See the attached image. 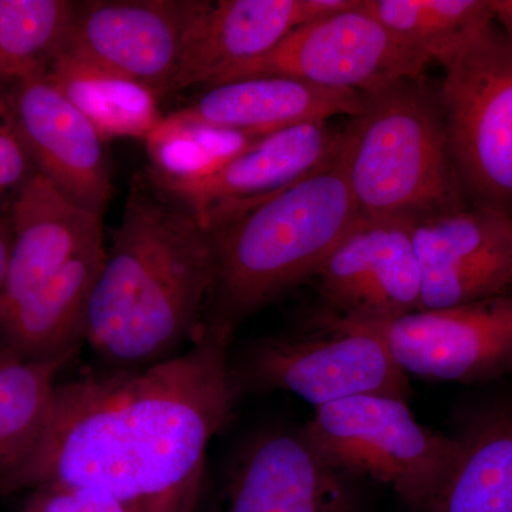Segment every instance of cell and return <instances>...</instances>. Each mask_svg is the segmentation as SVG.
I'll list each match as a JSON object with an SVG mask.
<instances>
[{
    "instance_id": "obj_9",
    "label": "cell",
    "mask_w": 512,
    "mask_h": 512,
    "mask_svg": "<svg viewBox=\"0 0 512 512\" xmlns=\"http://www.w3.org/2000/svg\"><path fill=\"white\" fill-rule=\"evenodd\" d=\"M348 323L375 333L406 375L464 384L512 375V291L400 318Z\"/></svg>"
},
{
    "instance_id": "obj_8",
    "label": "cell",
    "mask_w": 512,
    "mask_h": 512,
    "mask_svg": "<svg viewBox=\"0 0 512 512\" xmlns=\"http://www.w3.org/2000/svg\"><path fill=\"white\" fill-rule=\"evenodd\" d=\"M357 8L292 30L265 55L222 74L225 84L255 77H288L323 89L372 94L429 63L403 45L379 20Z\"/></svg>"
},
{
    "instance_id": "obj_24",
    "label": "cell",
    "mask_w": 512,
    "mask_h": 512,
    "mask_svg": "<svg viewBox=\"0 0 512 512\" xmlns=\"http://www.w3.org/2000/svg\"><path fill=\"white\" fill-rule=\"evenodd\" d=\"M244 131L207 126L170 114L146 138L151 167L160 180H195L220 168L259 138Z\"/></svg>"
},
{
    "instance_id": "obj_6",
    "label": "cell",
    "mask_w": 512,
    "mask_h": 512,
    "mask_svg": "<svg viewBox=\"0 0 512 512\" xmlns=\"http://www.w3.org/2000/svg\"><path fill=\"white\" fill-rule=\"evenodd\" d=\"M228 375L235 400L282 390L315 409L355 396L410 394L406 373L375 333L323 313L309 332L255 340L228 360Z\"/></svg>"
},
{
    "instance_id": "obj_14",
    "label": "cell",
    "mask_w": 512,
    "mask_h": 512,
    "mask_svg": "<svg viewBox=\"0 0 512 512\" xmlns=\"http://www.w3.org/2000/svg\"><path fill=\"white\" fill-rule=\"evenodd\" d=\"M349 476L305 429L259 431L235 457L220 512H355Z\"/></svg>"
},
{
    "instance_id": "obj_26",
    "label": "cell",
    "mask_w": 512,
    "mask_h": 512,
    "mask_svg": "<svg viewBox=\"0 0 512 512\" xmlns=\"http://www.w3.org/2000/svg\"><path fill=\"white\" fill-rule=\"evenodd\" d=\"M32 158L20 134L10 99L0 94V194L29 180Z\"/></svg>"
},
{
    "instance_id": "obj_23",
    "label": "cell",
    "mask_w": 512,
    "mask_h": 512,
    "mask_svg": "<svg viewBox=\"0 0 512 512\" xmlns=\"http://www.w3.org/2000/svg\"><path fill=\"white\" fill-rule=\"evenodd\" d=\"M403 45L441 66L494 25L491 0H363Z\"/></svg>"
},
{
    "instance_id": "obj_16",
    "label": "cell",
    "mask_w": 512,
    "mask_h": 512,
    "mask_svg": "<svg viewBox=\"0 0 512 512\" xmlns=\"http://www.w3.org/2000/svg\"><path fill=\"white\" fill-rule=\"evenodd\" d=\"M359 0H205L185 37L170 94L212 83L274 49L292 30L356 8Z\"/></svg>"
},
{
    "instance_id": "obj_7",
    "label": "cell",
    "mask_w": 512,
    "mask_h": 512,
    "mask_svg": "<svg viewBox=\"0 0 512 512\" xmlns=\"http://www.w3.org/2000/svg\"><path fill=\"white\" fill-rule=\"evenodd\" d=\"M443 69L437 90L464 197L512 217V40L494 23Z\"/></svg>"
},
{
    "instance_id": "obj_18",
    "label": "cell",
    "mask_w": 512,
    "mask_h": 512,
    "mask_svg": "<svg viewBox=\"0 0 512 512\" xmlns=\"http://www.w3.org/2000/svg\"><path fill=\"white\" fill-rule=\"evenodd\" d=\"M104 241L0 315V352L22 362H69L86 342L87 311L106 259Z\"/></svg>"
},
{
    "instance_id": "obj_13",
    "label": "cell",
    "mask_w": 512,
    "mask_h": 512,
    "mask_svg": "<svg viewBox=\"0 0 512 512\" xmlns=\"http://www.w3.org/2000/svg\"><path fill=\"white\" fill-rule=\"evenodd\" d=\"M43 69L13 83L9 99L20 134L37 171L74 204L103 217L113 197L106 140Z\"/></svg>"
},
{
    "instance_id": "obj_21",
    "label": "cell",
    "mask_w": 512,
    "mask_h": 512,
    "mask_svg": "<svg viewBox=\"0 0 512 512\" xmlns=\"http://www.w3.org/2000/svg\"><path fill=\"white\" fill-rule=\"evenodd\" d=\"M43 72L92 121L104 140L116 137L146 140L163 120L157 97L119 74L63 52H55Z\"/></svg>"
},
{
    "instance_id": "obj_22",
    "label": "cell",
    "mask_w": 512,
    "mask_h": 512,
    "mask_svg": "<svg viewBox=\"0 0 512 512\" xmlns=\"http://www.w3.org/2000/svg\"><path fill=\"white\" fill-rule=\"evenodd\" d=\"M64 365L22 362L0 352V493H10L45 436Z\"/></svg>"
},
{
    "instance_id": "obj_20",
    "label": "cell",
    "mask_w": 512,
    "mask_h": 512,
    "mask_svg": "<svg viewBox=\"0 0 512 512\" xmlns=\"http://www.w3.org/2000/svg\"><path fill=\"white\" fill-rule=\"evenodd\" d=\"M458 439L460 458L427 512H512V403L487 407Z\"/></svg>"
},
{
    "instance_id": "obj_1",
    "label": "cell",
    "mask_w": 512,
    "mask_h": 512,
    "mask_svg": "<svg viewBox=\"0 0 512 512\" xmlns=\"http://www.w3.org/2000/svg\"><path fill=\"white\" fill-rule=\"evenodd\" d=\"M229 343L200 329L164 362L57 384L45 436L10 491L89 488L128 512H194L208 446L237 402Z\"/></svg>"
},
{
    "instance_id": "obj_15",
    "label": "cell",
    "mask_w": 512,
    "mask_h": 512,
    "mask_svg": "<svg viewBox=\"0 0 512 512\" xmlns=\"http://www.w3.org/2000/svg\"><path fill=\"white\" fill-rule=\"evenodd\" d=\"M342 131L305 123L259 138L212 173L195 180H151L194 212L205 228L322 170L338 154Z\"/></svg>"
},
{
    "instance_id": "obj_27",
    "label": "cell",
    "mask_w": 512,
    "mask_h": 512,
    "mask_svg": "<svg viewBox=\"0 0 512 512\" xmlns=\"http://www.w3.org/2000/svg\"><path fill=\"white\" fill-rule=\"evenodd\" d=\"M26 512H128L120 501L89 488H39Z\"/></svg>"
},
{
    "instance_id": "obj_2",
    "label": "cell",
    "mask_w": 512,
    "mask_h": 512,
    "mask_svg": "<svg viewBox=\"0 0 512 512\" xmlns=\"http://www.w3.org/2000/svg\"><path fill=\"white\" fill-rule=\"evenodd\" d=\"M212 276L210 231L150 175H136L90 296L86 342L114 370L180 355L200 332Z\"/></svg>"
},
{
    "instance_id": "obj_12",
    "label": "cell",
    "mask_w": 512,
    "mask_h": 512,
    "mask_svg": "<svg viewBox=\"0 0 512 512\" xmlns=\"http://www.w3.org/2000/svg\"><path fill=\"white\" fill-rule=\"evenodd\" d=\"M421 276L420 311L512 291V217L473 207L410 222Z\"/></svg>"
},
{
    "instance_id": "obj_28",
    "label": "cell",
    "mask_w": 512,
    "mask_h": 512,
    "mask_svg": "<svg viewBox=\"0 0 512 512\" xmlns=\"http://www.w3.org/2000/svg\"><path fill=\"white\" fill-rule=\"evenodd\" d=\"M12 225L6 227L0 222V298L8 275L10 252H12Z\"/></svg>"
},
{
    "instance_id": "obj_5",
    "label": "cell",
    "mask_w": 512,
    "mask_h": 512,
    "mask_svg": "<svg viewBox=\"0 0 512 512\" xmlns=\"http://www.w3.org/2000/svg\"><path fill=\"white\" fill-rule=\"evenodd\" d=\"M305 430L333 467L389 485L417 512L430 510L461 454L458 436L421 426L407 400L383 394L318 407Z\"/></svg>"
},
{
    "instance_id": "obj_11",
    "label": "cell",
    "mask_w": 512,
    "mask_h": 512,
    "mask_svg": "<svg viewBox=\"0 0 512 512\" xmlns=\"http://www.w3.org/2000/svg\"><path fill=\"white\" fill-rule=\"evenodd\" d=\"M315 279L323 315L330 318L373 322L420 311L421 276L412 225L359 215Z\"/></svg>"
},
{
    "instance_id": "obj_29",
    "label": "cell",
    "mask_w": 512,
    "mask_h": 512,
    "mask_svg": "<svg viewBox=\"0 0 512 512\" xmlns=\"http://www.w3.org/2000/svg\"><path fill=\"white\" fill-rule=\"evenodd\" d=\"M494 22L512 40V0H491Z\"/></svg>"
},
{
    "instance_id": "obj_10",
    "label": "cell",
    "mask_w": 512,
    "mask_h": 512,
    "mask_svg": "<svg viewBox=\"0 0 512 512\" xmlns=\"http://www.w3.org/2000/svg\"><path fill=\"white\" fill-rule=\"evenodd\" d=\"M205 0L74 2L59 49L140 84L158 100L170 94L188 28Z\"/></svg>"
},
{
    "instance_id": "obj_3",
    "label": "cell",
    "mask_w": 512,
    "mask_h": 512,
    "mask_svg": "<svg viewBox=\"0 0 512 512\" xmlns=\"http://www.w3.org/2000/svg\"><path fill=\"white\" fill-rule=\"evenodd\" d=\"M357 218L335 157L285 190L215 221L207 228L214 276L200 329L232 339L242 322L315 278Z\"/></svg>"
},
{
    "instance_id": "obj_4",
    "label": "cell",
    "mask_w": 512,
    "mask_h": 512,
    "mask_svg": "<svg viewBox=\"0 0 512 512\" xmlns=\"http://www.w3.org/2000/svg\"><path fill=\"white\" fill-rule=\"evenodd\" d=\"M340 170L363 217L409 222L468 207L439 99L423 76L365 94L342 130Z\"/></svg>"
},
{
    "instance_id": "obj_19",
    "label": "cell",
    "mask_w": 512,
    "mask_h": 512,
    "mask_svg": "<svg viewBox=\"0 0 512 512\" xmlns=\"http://www.w3.org/2000/svg\"><path fill=\"white\" fill-rule=\"evenodd\" d=\"M365 94L323 89L288 77H255L207 87L200 99L175 116L207 126L268 136L335 116L353 117Z\"/></svg>"
},
{
    "instance_id": "obj_25",
    "label": "cell",
    "mask_w": 512,
    "mask_h": 512,
    "mask_svg": "<svg viewBox=\"0 0 512 512\" xmlns=\"http://www.w3.org/2000/svg\"><path fill=\"white\" fill-rule=\"evenodd\" d=\"M74 2L0 0V86L43 69L69 25Z\"/></svg>"
},
{
    "instance_id": "obj_17",
    "label": "cell",
    "mask_w": 512,
    "mask_h": 512,
    "mask_svg": "<svg viewBox=\"0 0 512 512\" xmlns=\"http://www.w3.org/2000/svg\"><path fill=\"white\" fill-rule=\"evenodd\" d=\"M101 218L70 201L39 171L30 175L10 210L12 252L0 315L37 291L74 256L104 241Z\"/></svg>"
}]
</instances>
